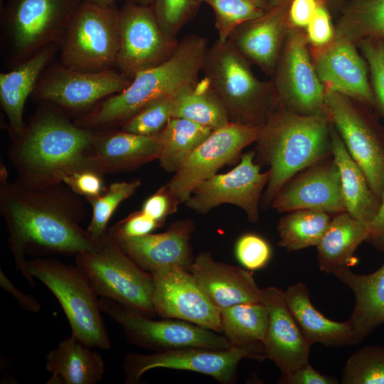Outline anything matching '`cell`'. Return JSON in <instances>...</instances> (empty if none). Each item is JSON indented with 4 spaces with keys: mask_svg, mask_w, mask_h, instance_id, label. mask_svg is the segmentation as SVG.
<instances>
[{
    "mask_svg": "<svg viewBox=\"0 0 384 384\" xmlns=\"http://www.w3.org/2000/svg\"><path fill=\"white\" fill-rule=\"evenodd\" d=\"M319 5L316 0H293L289 9V21L296 28H306Z\"/></svg>",
    "mask_w": 384,
    "mask_h": 384,
    "instance_id": "obj_49",
    "label": "cell"
},
{
    "mask_svg": "<svg viewBox=\"0 0 384 384\" xmlns=\"http://www.w3.org/2000/svg\"><path fill=\"white\" fill-rule=\"evenodd\" d=\"M287 306L308 342L326 347L353 345V330L348 322L329 319L310 300L309 288L297 282L284 291Z\"/></svg>",
    "mask_w": 384,
    "mask_h": 384,
    "instance_id": "obj_29",
    "label": "cell"
},
{
    "mask_svg": "<svg viewBox=\"0 0 384 384\" xmlns=\"http://www.w3.org/2000/svg\"><path fill=\"white\" fill-rule=\"evenodd\" d=\"M174 96L155 100L122 125V130L139 135L150 136L159 133L173 117Z\"/></svg>",
    "mask_w": 384,
    "mask_h": 384,
    "instance_id": "obj_40",
    "label": "cell"
},
{
    "mask_svg": "<svg viewBox=\"0 0 384 384\" xmlns=\"http://www.w3.org/2000/svg\"><path fill=\"white\" fill-rule=\"evenodd\" d=\"M201 0H154L151 6L164 34L170 39L176 36L184 25L196 14Z\"/></svg>",
    "mask_w": 384,
    "mask_h": 384,
    "instance_id": "obj_41",
    "label": "cell"
},
{
    "mask_svg": "<svg viewBox=\"0 0 384 384\" xmlns=\"http://www.w3.org/2000/svg\"><path fill=\"white\" fill-rule=\"evenodd\" d=\"M0 286L6 292L11 294L17 301L21 308L24 310L38 312L41 304L32 295L26 294L19 290L0 270Z\"/></svg>",
    "mask_w": 384,
    "mask_h": 384,
    "instance_id": "obj_50",
    "label": "cell"
},
{
    "mask_svg": "<svg viewBox=\"0 0 384 384\" xmlns=\"http://www.w3.org/2000/svg\"><path fill=\"white\" fill-rule=\"evenodd\" d=\"M0 210L5 219L15 263L31 286L36 284L25 257L28 254H79L97 249L94 238L80 223L84 207L76 193L61 184L31 188L0 176Z\"/></svg>",
    "mask_w": 384,
    "mask_h": 384,
    "instance_id": "obj_1",
    "label": "cell"
},
{
    "mask_svg": "<svg viewBox=\"0 0 384 384\" xmlns=\"http://www.w3.org/2000/svg\"><path fill=\"white\" fill-rule=\"evenodd\" d=\"M193 230L191 220H183L157 234L131 238L109 234L125 253L151 274L176 268L190 270L194 259L190 242Z\"/></svg>",
    "mask_w": 384,
    "mask_h": 384,
    "instance_id": "obj_22",
    "label": "cell"
},
{
    "mask_svg": "<svg viewBox=\"0 0 384 384\" xmlns=\"http://www.w3.org/2000/svg\"><path fill=\"white\" fill-rule=\"evenodd\" d=\"M260 126L230 122L213 130L208 137L181 162L164 186L178 204L185 203L194 189L232 162L256 142Z\"/></svg>",
    "mask_w": 384,
    "mask_h": 384,
    "instance_id": "obj_12",
    "label": "cell"
},
{
    "mask_svg": "<svg viewBox=\"0 0 384 384\" xmlns=\"http://www.w3.org/2000/svg\"><path fill=\"white\" fill-rule=\"evenodd\" d=\"M71 334L46 356L47 384H95L104 375L102 356Z\"/></svg>",
    "mask_w": 384,
    "mask_h": 384,
    "instance_id": "obj_28",
    "label": "cell"
},
{
    "mask_svg": "<svg viewBox=\"0 0 384 384\" xmlns=\"http://www.w3.org/2000/svg\"><path fill=\"white\" fill-rule=\"evenodd\" d=\"M331 155L341 176L346 212L367 224L373 220L380 200L370 188L361 169L348 153L339 134L331 127Z\"/></svg>",
    "mask_w": 384,
    "mask_h": 384,
    "instance_id": "obj_31",
    "label": "cell"
},
{
    "mask_svg": "<svg viewBox=\"0 0 384 384\" xmlns=\"http://www.w3.org/2000/svg\"><path fill=\"white\" fill-rule=\"evenodd\" d=\"M151 274L156 314L222 333L220 309L207 297L190 270L176 268Z\"/></svg>",
    "mask_w": 384,
    "mask_h": 384,
    "instance_id": "obj_18",
    "label": "cell"
},
{
    "mask_svg": "<svg viewBox=\"0 0 384 384\" xmlns=\"http://www.w3.org/2000/svg\"><path fill=\"white\" fill-rule=\"evenodd\" d=\"M343 384H384V346H364L346 362Z\"/></svg>",
    "mask_w": 384,
    "mask_h": 384,
    "instance_id": "obj_36",
    "label": "cell"
},
{
    "mask_svg": "<svg viewBox=\"0 0 384 384\" xmlns=\"http://www.w3.org/2000/svg\"><path fill=\"white\" fill-rule=\"evenodd\" d=\"M258 6L267 9V4L264 0H250Z\"/></svg>",
    "mask_w": 384,
    "mask_h": 384,
    "instance_id": "obj_54",
    "label": "cell"
},
{
    "mask_svg": "<svg viewBox=\"0 0 384 384\" xmlns=\"http://www.w3.org/2000/svg\"><path fill=\"white\" fill-rule=\"evenodd\" d=\"M323 110L380 200L384 191V135L351 98L325 88Z\"/></svg>",
    "mask_w": 384,
    "mask_h": 384,
    "instance_id": "obj_13",
    "label": "cell"
},
{
    "mask_svg": "<svg viewBox=\"0 0 384 384\" xmlns=\"http://www.w3.org/2000/svg\"><path fill=\"white\" fill-rule=\"evenodd\" d=\"M335 35L356 43L368 38L384 41V0H365L351 20L341 24Z\"/></svg>",
    "mask_w": 384,
    "mask_h": 384,
    "instance_id": "obj_38",
    "label": "cell"
},
{
    "mask_svg": "<svg viewBox=\"0 0 384 384\" xmlns=\"http://www.w3.org/2000/svg\"><path fill=\"white\" fill-rule=\"evenodd\" d=\"M358 43L370 70L375 102L384 118V41L368 38Z\"/></svg>",
    "mask_w": 384,
    "mask_h": 384,
    "instance_id": "obj_43",
    "label": "cell"
},
{
    "mask_svg": "<svg viewBox=\"0 0 384 384\" xmlns=\"http://www.w3.org/2000/svg\"><path fill=\"white\" fill-rule=\"evenodd\" d=\"M140 184L138 179L114 183L101 195L87 199L92 208L91 219L87 230L94 238L100 240L107 234V224L117 206L132 196Z\"/></svg>",
    "mask_w": 384,
    "mask_h": 384,
    "instance_id": "obj_37",
    "label": "cell"
},
{
    "mask_svg": "<svg viewBox=\"0 0 384 384\" xmlns=\"http://www.w3.org/2000/svg\"><path fill=\"white\" fill-rule=\"evenodd\" d=\"M124 3H129L142 6H151L154 0H124Z\"/></svg>",
    "mask_w": 384,
    "mask_h": 384,
    "instance_id": "obj_53",
    "label": "cell"
},
{
    "mask_svg": "<svg viewBox=\"0 0 384 384\" xmlns=\"http://www.w3.org/2000/svg\"><path fill=\"white\" fill-rule=\"evenodd\" d=\"M159 133L150 136L124 131L95 130L92 170L101 174L129 170L159 159Z\"/></svg>",
    "mask_w": 384,
    "mask_h": 384,
    "instance_id": "obj_24",
    "label": "cell"
},
{
    "mask_svg": "<svg viewBox=\"0 0 384 384\" xmlns=\"http://www.w3.org/2000/svg\"><path fill=\"white\" fill-rule=\"evenodd\" d=\"M131 81V78L113 68L82 71L59 63L44 70L33 95L43 102L76 112L122 92Z\"/></svg>",
    "mask_w": 384,
    "mask_h": 384,
    "instance_id": "obj_14",
    "label": "cell"
},
{
    "mask_svg": "<svg viewBox=\"0 0 384 384\" xmlns=\"http://www.w3.org/2000/svg\"><path fill=\"white\" fill-rule=\"evenodd\" d=\"M235 254L243 267L255 271L267 265L272 256V249L265 238L257 234L248 233L238 239Z\"/></svg>",
    "mask_w": 384,
    "mask_h": 384,
    "instance_id": "obj_42",
    "label": "cell"
},
{
    "mask_svg": "<svg viewBox=\"0 0 384 384\" xmlns=\"http://www.w3.org/2000/svg\"><path fill=\"white\" fill-rule=\"evenodd\" d=\"M102 312L122 329L127 340L154 352L188 347L227 349L232 347L225 336L198 325L174 319L154 320L111 299L101 297Z\"/></svg>",
    "mask_w": 384,
    "mask_h": 384,
    "instance_id": "obj_11",
    "label": "cell"
},
{
    "mask_svg": "<svg viewBox=\"0 0 384 384\" xmlns=\"http://www.w3.org/2000/svg\"><path fill=\"white\" fill-rule=\"evenodd\" d=\"M104 7H116L119 0H84Z\"/></svg>",
    "mask_w": 384,
    "mask_h": 384,
    "instance_id": "obj_52",
    "label": "cell"
},
{
    "mask_svg": "<svg viewBox=\"0 0 384 384\" xmlns=\"http://www.w3.org/2000/svg\"><path fill=\"white\" fill-rule=\"evenodd\" d=\"M222 333L233 346L263 343L269 313L261 302L235 304L220 309Z\"/></svg>",
    "mask_w": 384,
    "mask_h": 384,
    "instance_id": "obj_33",
    "label": "cell"
},
{
    "mask_svg": "<svg viewBox=\"0 0 384 384\" xmlns=\"http://www.w3.org/2000/svg\"><path fill=\"white\" fill-rule=\"evenodd\" d=\"M306 29V40L314 48L322 47L328 44L335 36L330 16L322 6H318Z\"/></svg>",
    "mask_w": 384,
    "mask_h": 384,
    "instance_id": "obj_46",
    "label": "cell"
},
{
    "mask_svg": "<svg viewBox=\"0 0 384 384\" xmlns=\"http://www.w3.org/2000/svg\"><path fill=\"white\" fill-rule=\"evenodd\" d=\"M245 358L260 361L267 358L263 344L227 349L188 347L150 354L129 353L124 358L122 368L127 384L138 383L144 373L159 368L193 371L210 376L220 383L231 384L236 380L239 363Z\"/></svg>",
    "mask_w": 384,
    "mask_h": 384,
    "instance_id": "obj_10",
    "label": "cell"
},
{
    "mask_svg": "<svg viewBox=\"0 0 384 384\" xmlns=\"http://www.w3.org/2000/svg\"><path fill=\"white\" fill-rule=\"evenodd\" d=\"M60 61L89 72L112 69L119 47V11L82 1L74 11L59 44Z\"/></svg>",
    "mask_w": 384,
    "mask_h": 384,
    "instance_id": "obj_9",
    "label": "cell"
},
{
    "mask_svg": "<svg viewBox=\"0 0 384 384\" xmlns=\"http://www.w3.org/2000/svg\"><path fill=\"white\" fill-rule=\"evenodd\" d=\"M173 117L186 119L213 129L230 122L226 108L206 78L174 96Z\"/></svg>",
    "mask_w": 384,
    "mask_h": 384,
    "instance_id": "obj_32",
    "label": "cell"
},
{
    "mask_svg": "<svg viewBox=\"0 0 384 384\" xmlns=\"http://www.w3.org/2000/svg\"><path fill=\"white\" fill-rule=\"evenodd\" d=\"M279 383L282 384H337L336 378L316 370L307 362L292 372L281 375Z\"/></svg>",
    "mask_w": 384,
    "mask_h": 384,
    "instance_id": "obj_48",
    "label": "cell"
},
{
    "mask_svg": "<svg viewBox=\"0 0 384 384\" xmlns=\"http://www.w3.org/2000/svg\"><path fill=\"white\" fill-rule=\"evenodd\" d=\"M58 48L59 44L44 47L13 70L0 74L1 106L14 139L23 133L26 127L23 119L25 103Z\"/></svg>",
    "mask_w": 384,
    "mask_h": 384,
    "instance_id": "obj_27",
    "label": "cell"
},
{
    "mask_svg": "<svg viewBox=\"0 0 384 384\" xmlns=\"http://www.w3.org/2000/svg\"><path fill=\"white\" fill-rule=\"evenodd\" d=\"M77 195L87 199L95 198L104 191L102 174L93 170H82L66 176L63 182Z\"/></svg>",
    "mask_w": 384,
    "mask_h": 384,
    "instance_id": "obj_44",
    "label": "cell"
},
{
    "mask_svg": "<svg viewBox=\"0 0 384 384\" xmlns=\"http://www.w3.org/2000/svg\"><path fill=\"white\" fill-rule=\"evenodd\" d=\"M333 274L354 294V308L347 321L353 330V345L358 344L384 324V262L369 274H357L348 267Z\"/></svg>",
    "mask_w": 384,
    "mask_h": 384,
    "instance_id": "obj_26",
    "label": "cell"
},
{
    "mask_svg": "<svg viewBox=\"0 0 384 384\" xmlns=\"http://www.w3.org/2000/svg\"><path fill=\"white\" fill-rule=\"evenodd\" d=\"M119 11V47L116 66L132 79L169 58L178 41L162 31L151 6L124 3Z\"/></svg>",
    "mask_w": 384,
    "mask_h": 384,
    "instance_id": "obj_15",
    "label": "cell"
},
{
    "mask_svg": "<svg viewBox=\"0 0 384 384\" xmlns=\"http://www.w3.org/2000/svg\"><path fill=\"white\" fill-rule=\"evenodd\" d=\"M247 60L228 41L208 48L201 71L230 122L260 126L272 109L273 86L259 80Z\"/></svg>",
    "mask_w": 384,
    "mask_h": 384,
    "instance_id": "obj_5",
    "label": "cell"
},
{
    "mask_svg": "<svg viewBox=\"0 0 384 384\" xmlns=\"http://www.w3.org/2000/svg\"><path fill=\"white\" fill-rule=\"evenodd\" d=\"M161 225L140 210L117 223L108 233L114 236L140 237L151 233Z\"/></svg>",
    "mask_w": 384,
    "mask_h": 384,
    "instance_id": "obj_45",
    "label": "cell"
},
{
    "mask_svg": "<svg viewBox=\"0 0 384 384\" xmlns=\"http://www.w3.org/2000/svg\"><path fill=\"white\" fill-rule=\"evenodd\" d=\"M331 218L317 210L302 209L289 212L278 222V245L288 251L316 246L326 230Z\"/></svg>",
    "mask_w": 384,
    "mask_h": 384,
    "instance_id": "obj_35",
    "label": "cell"
},
{
    "mask_svg": "<svg viewBox=\"0 0 384 384\" xmlns=\"http://www.w3.org/2000/svg\"><path fill=\"white\" fill-rule=\"evenodd\" d=\"M83 0H8L1 9L7 60L14 67L41 49L60 44Z\"/></svg>",
    "mask_w": 384,
    "mask_h": 384,
    "instance_id": "obj_8",
    "label": "cell"
},
{
    "mask_svg": "<svg viewBox=\"0 0 384 384\" xmlns=\"http://www.w3.org/2000/svg\"><path fill=\"white\" fill-rule=\"evenodd\" d=\"M255 156L253 151L245 153L231 171L216 174L203 181L194 189L186 206L205 214L220 205L232 204L243 210L250 222L256 223L270 171L261 172L254 161Z\"/></svg>",
    "mask_w": 384,
    "mask_h": 384,
    "instance_id": "obj_16",
    "label": "cell"
},
{
    "mask_svg": "<svg viewBox=\"0 0 384 384\" xmlns=\"http://www.w3.org/2000/svg\"><path fill=\"white\" fill-rule=\"evenodd\" d=\"M260 302L269 313V324L262 343L267 358L274 363L281 375L309 362L311 345L289 311L284 292L269 287L262 289Z\"/></svg>",
    "mask_w": 384,
    "mask_h": 384,
    "instance_id": "obj_21",
    "label": "cell"
},
{
    "mask_svg": "<svg viewBox=\"0 0 384 384\" xmlns=\"http://www.w3.org/2000/svg\"><path fill=\"white\" fill-rule=\"evenodd\" d=\"M270 206L280 213L302 209L329 214L346 212L340 172L334 159L295 175L275 196Z\"/></svg>",
    "mask_w": 384,
    "mask_h": 384,
    "instance_id": "obj_19",
    "label": "cell"
},
{
    "mask_svg": "<svg viewBox=\"0 0 384 384\" xmlns=\"http://www.w3.org/2000/svg\"><path fill=\"white\" fill-rule=\"evenodd\" d=\"M94 133L43 102L9 150L17 183L31 188H47L62 183L75 172L92 170Z\"/></svg>",
    "mask_w": 384,
    "mask_h": 384,
    "instance_id": "obj_2",
    "label": "cell"
},
{
    "mask_svg": "<svg viewBox=\"0 0 384 384\" xmlns=\"http://www.w3.org/2000/svg\"><path fill=\"white\" fill-rule=\"evenodd\" d=\"M208 48L203 36H184L169 58L137 73L124 90L105 98L75 123L92 130L123 124L149 103L174 96L198 80Z\"/></svg>",
    "mask_w": 384,
    "mask_h": 384,
    "instance_id": "obj_4",
    "label": "cell"
},
{
    "mask_svg": "<svg viewBox=\"0 0 384 384\" xmlns=\"http://www.w3.org/2000/svg\"><path fill=\"white\" fill-rule=\"evenodd\" d=\"M208 4L215 14V25L220 41L228 39L241 24L262 16L264 9L250 0H201Z\"/></svg>",
    "mask_w": 384,
    "mask_h": 384,
    "instance_id": "obj_39",
    "label": "cell"
},
{
    "mask_svg": "<svg viewBox=\"0 0 384 384\" xmlns=\"http://www.w3.org/2000/svg\"><path fill=\"white\" fill-rule=\"evenodd\" d=\"M312 62L324 88L363 103H375L366 63L351 41L335 35L328 44L316 48Z\"/></svg>",
    "mask_w": 384,
    "mask_h": 384,
    "instance_id": "obj_20",
    "label": "cell"
},
{
    "mask_svg": "<svg viewBox=\"0 0 384 384\" xmlns=\"http://www.w3.org/2000/svg\"><path fill=\"white\" fill-rule=\"evenodd\" d=\"M370 233L366 242L377 250L384 252V191L378 210L369 224Z\"/></svg>",
    "mask_w": 384,
    "mask_h": 384,
    "instance_id": "obj_51",
    "label": "cell"
},
{
    "mask_svg": "<svg viewBox=\"0 0 384 384\" xmlns=\"http://www.w3.org/2000/svg\"><path fill=\"white\" fill-rule=\"evenodd\" d=\"M287 30L282 13L272 10L239 26L227 41L247 60L272 73Z\"/></svg>",
    "mask_w": 384,
    "mask_h": 384,
    "instance_id": "obj_25",
    "label": "cell"
},
{
    "mask_svg": "<svg viewBox=\"0 0 384 384\" xmlns=\"http://www.w3.org/2000/svg\"><path fill=\"white\" fill-rule=\"evenodd\" d=\"M190 272L207 297L220 309L260 302L262 289L249 270L216 261L209 252H202L194 257Z\"/></svg>",
    "mask_w": 384,
    "mask_h": 384,
    "instance_id": "obj_23",
    "label": "cell"
},
{
    "mask_svg": "<svg viewBox=\"0 0 384 384\" xmlns=\"http://www.w3.org/2000/svg\"><path fill=\"white\" fill-rule=\"evenodd\" d=\"M288 28L274 69L273 87L281 105L301 114L323 111L325 88L315 70L306 38Z\"/></svg>",
    "mask_w": 384,
    "mask_h": 384,
    "instance_id": "obj_17",
    "label": "cell"
},
{
    "mask_svg": "<svg viewBox=\"0 0 384 384\" xmlns=\"http://www.w3.org/2000/svg\"><path fill=\"white\" fill-rule=\"evenodd\" d=\"M27 266L33 277L43 283L58 299L72 334L90 348H110L98 295L76 265L36 257L27 260Z\"/></svg>",
    "mask_w": 384,
    "mask_h": 384,
    "instance_id": "obj_6",
    "label": "cell"
},
{
    "mask_svg": "<svg viewBox=\"0 0 384 384\" xmlns=\"http://www.w3.org/2000/svg\"><path fill=\"white\" fill-rule=\"evenodd\" d=\"M213 130L186 119L172 117L159 132L161 166L168 172H175L183 159L205 141Z\"/></svg>",
    "mask_w": 384,
    "mask_h": 384,
    "instance_id": "obj_34",
    "label": "cell"
},
{
    "mask_svg": "<svg viewBox=\"0 0 384 384\" xmlns=\"http://www.w3.org/2000/svg\"><path fill=\"white\" fill-rule=\"evenodd\" d=\"M331 127L324 110L301 114L281 104L272 107L256 140L259 159L270 166L261 199L264 208L295 175L331 154Z\"/></svg>",
    "mask_w": 384,
    "mask_h": 384,
    "instance_id": "obj_3",
    "label": "cell"
},
{
    "mask_svg": "<svg viewBox=\"0 0 384 384\" xmlns=\"http://www.w3.org/2000/svg\"><path fill=\"white\" fill-rule=\"evenodd\" d=\"M75 265L98 296L118 302L149 317L156 314L151 274L125 253L108 232L100 239L97 249L75 255Z\"/></svg>",
    "mask_w": 384,
    "mask_h": 384,
    "instance_id": "obj_7",
    "label": "cell"
},
{
    "mask_svg": "<svg viewBox=\"0 0 384 384\" xmlns=\"http://www.w3.org/2000/svg\"><path fill=\"white\" fill-rule=\"evenodd\" d=\"M177 205L164 186L144 201L141 211L162 225L166 218L175 212Z\"/></svg>",
    "mask_w": 384,
    "mask_h": 384,
    "instance_id": "obj_47",
    "label": "cell"
},
{
    "mask_svg": "<svg viewBox=\"0 0 384 384\" xmlns=\"http://www.w3.org/2000/svg\"><path fill=\"white\" fill-rule=\"evenodd\" d=\"M369 224L363 223L347 212L336 214L329 226L317 248L319 268L333 274L337 270L356 262L353 255L358 247L368 238Z\"/></svg>",
    "mask_w": 384,
    "mask_h": 384,
    "instance_id": "obj_30",
    "label": "cell"
}]
</instances>
